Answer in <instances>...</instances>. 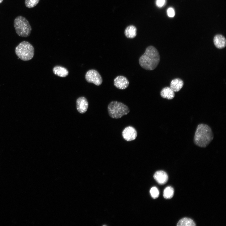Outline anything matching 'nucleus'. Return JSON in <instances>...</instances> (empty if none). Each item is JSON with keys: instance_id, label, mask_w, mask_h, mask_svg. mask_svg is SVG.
<instances>
[{"instance_id": "obj_1", "label": "nucleus", "mask_w": 226, "mask_h": 226, "mask_svg": "<svg viewBox=\"0 0 226 226\" xmlns=\"http://www.w3.org/2000/svg\"><path fill=\"white\" fill-rule=\"evenodd\" d=\"M160 57L158 50L154 47L150 46L146 49L144 53L139 59L140 66L143 69L152 70L159 64Z\"/></svg>"}, {"instance_id": "obj_2", "label": "nucleus", "mask_w": 226, "mask_h": 226, "mask_svg": "<svg viewBox=\"0 0 226 226\" xmlns=\"http://www.w3.org/2000/svg\"><path fill=\"white\" fill-rule=\"evenodd\" d=\"M213 137L211 128L207 125L200 124L197 125L195 132L194 143L199 147L206 148L212 142Z\"/></svg>"}, {"instance_id": "obj_3", "label": "nucleus", "mask_w": 226, "mask_h": 226, "mask_svg": "<svg viewBox=\"0 0 226 226\" xmlns=\"http://www.w3.org/2000/svg\"><path fill=\"white\" fill-rule=\"evenodd\" d=\"M107 109L109 116L114 119L121 118L130 112V109L127 106L117 101L111 102L108 105Z\"/></svg>"}, {"instance_id": "obj_4", "label": "nucleus", "mask_w": 226, "mask_h": 226, "mask_svg": "<svg viewBox=\"0 0 226 226\" xmlns=\"http://www.w3.org/2000/svg\"><path fill=\"white\" fill-rule=\"evenodd\" d=\"M15 52L18 57L24 61L31 59L34 55V48L29 42L24 41L16 47Z\"/></svg>"}, {"instance_id": "obj_5", "label": "nucleus", "mask_w": 226, "mask_h": 226, "mask_svg": "<svg viewBox=\"0 0 226 226\" xmlns=\"http://www.w3.org/2000/svg\"><path fill=\"white\" fill-rule=\"evenodd\" d=\"M14 26L16 33L21 37L29 36L31 31V27L28 20L24 17L19 16L16 17L14 21Z\"/></svg>"}, {"instance_id": "obj_6", "label": "nucleus", "mask_w": 226, "mask_h": 226, "mask_svg": "<svg viewBox=\"0 0 226 226\" xmlns=\"http://www.w3.org/2000/svg\"><path fill=\"white\" fill-rule=\"evenodd\" d=\"M85 78L88 82L92 83L97 86L100 85L102 83L101 76L95 70L91 69L88 71L85 74Z\"/></svg>"}, {"instance_id": "obj_7", "label": "nucleus", "mask_w": 226, "mask_h": 226, "mask_svg": "<svg viewBox=\"0 0 226 226\" xmlns=\"http://www.w3.org/2000/svg\"><path fill=\"white\" fill-rule=\"evenodd\" d=\"M137 136V133L136 130L132 126H129L125 127L122 132L123 138L127 141L135 140Z\"/></svg>"}, {"instance_id": "obj_8", "label": "nucleus", "mask_w": 226, "mask_h": 226, "mask_svg": "<svg viewBox=\"0 0 226 226\" xmlns=\"http://www.w3.org/2000/svg\"><path fill=\"white\" fill-rule=\"evenodd\" d=\"M115 86L119 89H124L128 86L129 82L127 78L123 76L116 77L114 79Z\"/></svg>"}, {"instance_id": "obj_9", "label": "nucleus", "mask_w": 226, "mask_h": 226, "mask_svg": "<svg viewBox=\"0 0 226 226\" xmlns=\"http://www.w3.org/2000/svg\"><path fill=\"white\" fill-rule=\"evenodd\" d=\"M77 108L81 113L85 112L88 109V103L86 99L84 97L78 98L76 101Z\"/></svg>"}, {"instance_id": "obj_10", "label": "nucleus", "mask_w": 226, "mask_h": 226, "mask_svg": "<svg viewBox=\"0 0 226 226\" xmlns=\"http://www.w3.org/2000/svg\"><path fill=\"white\" fill-rule=\"evenodd\" d=\"M153 177L157 182L160 185H163L166 183L168 179L167 173L162 170L156 171Z\"/></svg>"}, {"instance_id": "obj_11", "label": "nucleus", "mask_w": 226, "mask_h": 226, "mask_svg": "<svg viewBox=\"0 0 226 226\" xmlns=\"http://www.w3.org/2000/svg\"><path fill=\"white\" fill-rule=\"evenodd\" d=\"M213 43L215 46L218 49L224 48L226 46V40L225 37L220 34L217 35L213 38Z\"/></svg>"}, {"instance_id": "obj_12", "label": "nucleus", "mask_w": 226, "mask_h": 226, "mask_svg": "<svg viewBox=\"0 0 226 226\" xmlns=\"http://www.w3.org/2000/svg\"><path fill=\"white\" fill-rule=\"evenodd\" d=\"M183 85L184 82L182 79L176 78L171 81L170 87L174 92H177L181 89Z\"/></svg>"}, {"instance_id": "obj_13", "label": "nucleus", "mask_w": 226, "mask_h": 226, "mask_svg": "<svg viewBox=\"0 0 226 226\" xmlns=\"http://www.w3.org/2000/svg\"><path fill=\"white\" fill-rule=\"evenodd\" d=\"M160 94L161 97L168 100H172L175 96V92L170 87H168L163 88L161 90Z\"/></svg>"}, {"instance_id": "obj_14", "label": "nucleus", "mask_w": 226, "mask_h": 226, "mask_svg": "<svg viewBox=\"0 0 226 226\" xmlns=\"http://www.w3.org/2000/svg\"><path fill=\"white\" fill-rule=\"evenodd\" d=\"M53 71L55 75L62 77H66L68 74L67 69L61 66H57L54 67Z\"/></svg>"}, {"instance_id": "obj_15", "label": "nucleus", "mask_w": 226, "mask_h": 226, "mask_svg": "<svg viewBox=\"0 0 226 226\" xmlns=\"http://www.w3.org/2000/svg\"><path fill=\"white\" fill-rule=\"evenodd\" d=\"M125 34L128 38H133L137 35V29L133 25H130L127 27L125 31Z\"/></svg>"}, {"instance_id": "obj_16", "label": "nucleus", "mask_w": 226, "mask_h": 226, "mask_svg": "<svg viewBox=\"0 0 226 226\" xmlns=\"http://www.w3.org/2000/svg\"><path fill=\"white\" fill-rule=\"evenodd\" d=\"M178 226H194L196 224L193 221L191 218H185L180 220L178 223Z\"/></svg>"}, {"instance_id": "obj_17", "label": "nucleus", "mask_w": 226, "mask_h": 226, "mask_svg": "<svg viewBox=\"0 0 226 226\" xmlns=\"http://www.w3.org/2000/svg\"><path fill=\"white\" fill-rule=\"evenodd\" d=\"M174 190L171 186H168L164 189L163 192V196L166 199H170L173 196Z\"/></svg>"}, {"instance_id": "obj_18", "label": "nucleus", "mask_w": 226, "mask_h": 226, "mask_svg": "<svg viewBox=\"0 0 226 226\" xmlns=\"http://www.w3.org/2000/svg\"><path fill=\"white\" fill-rule=\"evenodd\" d=\"M40 0H25V4L29 8H32L36 6L39 3Z\"/></svg>"}, {"instance_id": "obj_19", "label": "nucleus", "mask_w": 226, "mask_h": 226, "mask_svg": "<svg viewBox=\"0 0 226 226\" xmlns=\"http://www.w3.org/2000/svg\"><path fill=\"white\" fill-rule=\"evenodd\" d=\"M150 192L152 197L154 199L157 198L159 195V191L158 189L155 186L151 188Z\"/></svg>"}, {"instance_id": "obj_20", "label": "nucleus", "mask_w": 226, "mask_h": 226, "mask_svg": "<svg viewBox=\"0 0 226 226\" xmlns=\"http://www.w3.org/2000/svg\"><path fill=\"white\" fill-rule=\"evenodd\" d=\"M167 14L168 16L170 17H173L174 16L175 13L174 9L171 8H170L168 9Z\"/></svg>"}, {"instance_id": "obj_21", "label": "nucleus", "mask_w": 226, "mask_h": 226, "mask_svg": "<svg viewBox=\"0 0 226 226\" xmlns=\"http://www.w3.org/2000/svg\"><path fill=\"white\" fill-rule=\"evenodd\" d=\"M165 0H157L156 5L159 7H162L164 4Z\"/></svg>"}, {"instance_id": "obj_22", "label": "nucleus", "mask_w": 226, "mask_h": 226, "mask_svg": "<svg viewBox=\"0 0 226 226\" xmlns=\"http://www.w3.org/2000/svg\"><path fill=\"white\" fill-rule=\"evenodd\" d=\"M3 0H0V3H2V2L3 1Z\"/></svg>"}]
</instances>
